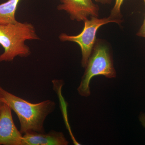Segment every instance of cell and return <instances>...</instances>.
Returning a JSON list of instances; mask_svg holds the SVG:
<instances>
[{
  "label": "cell",
  "mask_w": 145,
  "mask_h": 145,
  "mask_svg": "<svg viewBox=\"0 0 145 145\" xmlns=\"http://www.w3.org/2000/svg\"><path fill=\"white\" fill-rule=\"evenodd\" d=\"M23 145H67L62 132L50 131L48 133L30 131L23 135Z\"/></svg>",
  "instance_id": "obj_7"
},
{
  "label": "cell",
  "mask_w": 145,
  "mask_h": 145,
  "mask_svg": "<svg viewBox=\"0 0 145 145\" xmlns=\"http://www.w3.org/2000/svg\"><path fill=\"white\" fill-rule=\"evenodd\" d=\"M124 0H115V4L113 8L111 10L110 16L114 19L122 20V16L121 14V7Z\"/></svg>",
  "instance_id": "obj_9"
},
{
  "label": "cell",
  "mask_w": 145,
  "mask_h": 145,
  "mask_svg": "<svg viewBox=\"0 0 145 145\" xmlns=\"http://www.w3.org/2000/svg\"><path fill=\"white\" fill-rule=\"evenodd\" d=\"M21 0H8L0 4V25L16 23V12Z\"/></svg>",
  "instance_id": "obj_8"
},
{
  "label": "cell",
  "mask_w": 145,
  "mask_h": 145,
  "mask_svg": "<svg viewBox=\"0 0 145 145\" xmlns=\"http://www.w3.org/2000/svg\"><path fill=\"white\" fill-rule=\"evenodd\" d=\"M84 22V28L80 34L76 36H70L65 33H61L59 36V39L61 42H74L79 45L82 51V66L85 67L97 40L96 35L98 29L102 25L109 23L120 24L123 21L109 16L108 18L102 19L91 17L90 19L88 18Z\"/></svg>",
  "instance_id": "obj_4"
},
{
  "label": "cell",
  "mask_w": 145,
  "mask_h": 145,
  "mask_svg": "<svg viewBox=\"0 0 145 145\" xmlns=\"http://www.w3.org/2000/svg\"><path fill=\"white\" fill-rule=\"evenodd\" d=\"M85 68L80 84L78 88L79 94L84 97L90 95L89 84L93 77L103 75L107 78H112L116 76L110 50L106 45L99 40H96Z\"/></svg>",
  "instance_id": "obj_3"
},
{
  "label": "cell",
  "mask_w": 145,
  "mask_h": 145,
  "mask_svg": "<svg viewBox=\"0 0 145 145\" xmlns=\"http://www.w3.org/2000/svg\"><path fill=\"white\" fill-rule=\"evenodd\" d=\"M58 10H64L69 15L71 20L84 22L88 17H98L99 7L92 0H60Z\"/></svg>",
  "instance_id": "obj_5"
},
{
  "label": "cell",
  "mask_w": 145,
  "mask_h": 145,
  "mask_svg": "<svg viewBox=\"0 0 145 145\" xmlns=\"http://www.w3.org/2000/svg\"><path fill=\"white\" fill-rule=\"evenodd\" d=\"M143 1L145 5V0H143ZM136 35L139 37H142L145 39V16L142 24L141 25Z\"/></svg>",
  "instance_id": "obj_10"
},
{
  "label": "cell",
  "mask_w": 145,
  "mask_h": 145,
  "mask_svg": "<svg viewBox=\"0 0 145 145\" xmlns=\"http://www.w3.org/2000/svg\"><path fill=\"white\" fill-rule=\"evenodd\" d=\"M1 99L10 107L18 116L22 134L30 131L45 132L44 123L46 117L56 108V103L46 100L32 103L8 92L0 87Z\"/></svg>",
  "instance_id": "obj_1"
},
{
  "label": "cell",
  "mask_w": 145,
  "mask_h": 145,
  "mask_svg": "<svg viewBox=\"0 0 145 145\" xmlns=\"http://www.w3.org/2000/svg\"><path fill=\"white\" fill-rule=\"evenodd\" d=\"M23 135L13 121L12 110L4 104L0 114V145H23Z\"/></svg>",
  "instance_id": "obj_6"
},
{
  "label": "cell",
  "mask_w": 145,
  "mask_h": 145,
  "mask_svg": "<svg viewBox=\"0 0 145 145\" xmlns=\"http://www.w3.org/2000/svg\"><path fill=\"white\" fill-rule=\"evenodd\" d=\"M96 2L100 3L103 5H109L112 3V0H94Z\"/></svg>",
  "instance_id": "obj_12"
},
{
  "label": "cell",
  "mask_w": 145,
  "mask_h": 145,
  "mask_svg": "<svg viewBox=\"0 0 145 145\" xmlns=\"http://www.w3.org/2000/svg\"><path fill=\"white\" fill-rule=\"evenodd\" d=\"M4 103L1 99V93H0V114H1V112Z\"/></svg>",
  "instance_id": "obj_13"
},
{
  "label": "cell",
  "mask_w": 145,
  "mask_h": 145,
  "mask_svg": "<svg viewBox=\"0 0 145 145\" xmlns=\"http://www.w3.org/2000/svg\"><path fill=\"white\" fill-rule=\"evenodd\" d=\"M139 120L143 127L145 128V113H142L140 114Z\"/></svg>",
  "instance_id": "obj_11"
},
{
  "label": "cell",
  "mask_w": 145,
  "mask_h": 145,
  "mask_svg": "<svg viewBox=\"0 0 145 145\" xmlns=\"http://www.w3.org/2000/svg\"><path fill=\"white\" fill-rule=\"evenodd\" d=\"M40 40L32 24L18 22L15 24L0 25V45L4 52L0 55V63L12 61L16 57H27L31 54L27 40Z\"/></svg>",
  "instance_id": "obj_2"
}]
</instances>
